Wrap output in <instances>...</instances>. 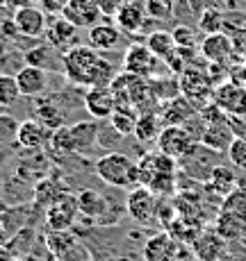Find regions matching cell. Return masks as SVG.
I'll return each instance as SVG.
<instances>
[{"mask_svg": "<svg viewBox=\"0 0 246 261\" xmlns=\"http://www.w3.org/2000/svg\"><path fill=\"white\" fill-rule=\"evenodd\" d=\"M219 159H221V152L208 148L203 143H196L183 159H178V170H183L185 177L194 179L198 184H205L212 175V170L219 166Z\"/></svg>", "mask_w": 246, "mask_h": 261, "instance_id": "3", "label": "cell"}, {"mask_svg": "<svg viewBox=\"0 0 246 261\" xmlns=\"http://www.w3.org/2000/svg\"><path fill=\"white\" fill-rule=\"evenodd\" d=\"M84 107L92 118L107 120L114 114V109L119 107V102L112 87H89L84 93Z\"/></svg>", "mask_w": 246, "mask_h": 261, "instance_id": "11", "label": "cell"}, {"mask_svg": "<svg viewBox=\"0 0 246 261\" xmlns=\"http://www.w3.org/2000/svg\"><path fill=\"white\" fill-rule=\"evenodd\" d=\"M233 50H235L233 39L223 32L205 34V39L200 41V55H203L210 64H223L226 59L233 55Z\"/></svg>", "mask_w": 246, "mask_h": 261, "instance_id": "22", "label": "cell"}, {"mask_svg": "<svg viewBox=\"0 0 246 261\" xmlns=\"http://www.w3.org/2000/svg\"><path fill=\"white\" fill-rule=\"evenodd\" d=\"M75 214L78 212V202H75V198H62L57 200L55 204H50L48 207V214H46V223L50 229H55V232H64V229H69L73 225L75 220Z\"/></svg>", "mask_w": 246, "mask_h": 261, "instance_id": "23", "label": "cell"}, {"mask_svg": "<svg viewBox=\"0 0 246 261\" xmlns=\"http://www.w3.org/2000/svg\"><path fill=\"white\" fill-rule=\"evenodd\" d=\"M221 25H223V16H221V12H217V9H208V12H203L198 18V28L203 30L205 34L221 32Z\"/></svg>", "mask_w": 246, "mask_h": 261, "instance_id": "36", "label": "cell"}, {"mask_svg": "<svg viewBox=\"0 0 246 261\" xmlns=\"http://www.w3.org/2000/svg\"><path fill=\"white\" fill-rule=\"evenodd\" d=\"M18 120L7 116V114H0V145H7L12 141H16L18 134Z\"/></svg>", "mask_w": 246, "mask_h": 261, "instance_id": "37", "label": "cell"}, {"mask_svg": "<svg viewBox=\"0 0 246 261\" xmlns=\"http://www.w3.org/2000/svg\"><path fill=\"white\" fill-rule=\"evenodd\" d=\"M48 261H59V259H55V257H53V259H48Z\"/></svg>", "mask_w": 246, "mask_h": 261, "instance_id": "41", "label": "cell"}, {"mask_svg": "<svg viewBox=\"0 0 246 261\" xmlns=\"http://www.w3.org/2000/svg\"><path fill=\"white\" fill-rule=\"evenodd\" d=\"M34 118L46 125L50 132H55V129L66 125V114H64V109L57 105V95L37 100V102H34Z\"/></svg>", "mask_w": 246, "mask_h": 261, "instance_id": "25", "label": "cell"}, {"mask_svg": "<svg viewBox=\"0 0 246 261\" xmlns=\"http://www.w3.org/2000/svg\"><path fill=\"white\" fill-rule=\"evenodd\" d=\"M146 46L150 48V53L158 59H162L164 64H167L175 55V50H178L173 32H169V30H155V32H150L146 37Z\"/></svg>", "mask_w": 246, "mask_h": 261, "instance_id": "28", "label": "cell"}, {"mask_svg": "<svg viewBox=\"0 0 246 261\" xmlns=\"http://www.w3.org/2000/svg\"><path fill=\"white\" fill-rule=\"evenodd\" d=\"M226 243H228V241H226L217 229H205V232H200L196 237L192 248H194V254L198 257V261H219L226 252Z\"/></svg>", "mask_w": 246, "mask_h": 261, "instance_id": "19", "label": "cell"}, {"mask_svg": "<svg viewBox=\"0 0 246 261\" xmlns=\"http://www.w3.org/2000/svg\"><path fill=\"white\" fill-rule=\"evenodd\" d=\"M160 64H164L162 59H158L146 43H132L128 50L123 53V71L139 75V77H158V68Z\"/></svg>", "mask_w": 246, "mask_h": 261, "instance_id": "6", "label": "cell"}, {"mask_svg": "<svg viewBox=\"0 0 246 261\" xmlns=\"http://www.w3.org/2000/svg\"><path fill=\"white\" fill-rule=\"evenodd\" d=\"M46 41L48 46H53L59 53H66L69 48L78 46V28L71 21H66L64 16H59L53 23H48Z\"/></svg>", "mask_w": 246, "mask_h": 261, "instance_id": "16", "label": "cell"}, {"mask_svg": "<svg viewBox=\"0 0 246 261\" xmlns=\"http://www.w3.org/2000/svg\"><path fill=\"white\" fill-rule=\"evenodd\" d=\"M16 82H18V89H21V95H25V98H39L48 89V73L39 66L25 64L21 71L16 73Z\"/></svg>", "mask_w": 246, "mask_h": 261, "instance_id": "18", "label": "cell"}, {"mask_svg": "<svg viewBox=\"0 0 246 261\" xmlns=\"http://www.w3.org/2000/svg\"><path fill=\"white\" fill-rule=\"evenodd\" d=\"M237 173H235L230 166H223V164H219L217 168L212 170V175H210V179L203 184L205 191H210L212 195H217L219 200H223L226 195H230L235 189H237Z\"/></svg>", "mask_w": 246, "mask_h": 261, "instance_id": "24", "label": "cell"}, {"mask_svg": "<svg viewBox=\"0 0 246 261\" xmlns=\"http://www.w3.org/2000/svg\"><path fill=\"white\" fill-rule=\"evenodd\" d=\"M196 112L198 109L194 107L183 93L175 95L171 100L160 102V109H158V114H160V118H162L164 125H185Z\"/></svg>", "mask_w": 246, "mask_h": 261, "instance_id": "17", "label": "cell"}, {"mask_svg": "<svg viewBox=\"0 0 246 261\" xmlns=\"http://www.w3.org/2000/svg\"><path fill=\"white\" fill-rule=\"evenodd\" d=\"M162 132V118L158 112H148V114H139L137 127H135V137L142 143H155Z\"/></svg>", "mask_w": 246, "mask_h": 261, "instance_id": "30", "label": "cell"}, {"mask_svg": "<svg viewBox=\"0 0 246 261\" xmlns=\"http://www.w3.org/2000/svg\"><path fill=\"white\" fill-rule=\"evenodd\" d=\"M69 127V139H71V150L73 154H87L94 145L98 143L100 134V120H80V123L66 125Z\"/></svg>", "mask_w": 246, "mask_h": 261, "instance_id": "13", "label": "cell"}, {"mask_svg": "<svg viewBox=\"0 0 246 261\" xmlns=\"http://www.w3.org/2000/svg\"><path fill=\"white\" fill-rule=\"evenodd\" d=\"M18 98H21V89H18L16 75L0 73V107H12Z\"/></svg>", "mask_w": 246, "mask_h": 261, "instance_id": "33", "label": "cell"}, {"mask_svg": "<svg viewBox=\"0 0 246 261\" xmlns=\"http://www.w3.org/2000/svg\"><path fill=\"white\" fill-rule=\"evenodd\" d=\"M219 212L230 214V216H235L237 220H244L246 223V191L235 189L230 195H226Z\"/></svg>", "mask_w": 246, "mask_h": 261, "instance_id": "32", "label": "cell"}, {"mask_svg": "<svg viewBox=\"0 0 246 261\" xmlns=\"http://www.w3.org/2000/svg\"><path fill=\"white\" fill-rule=\"evenodd\" d=\"M146 9H144V5L135 3V0H125L121 5V9L117 12V16H114V23H117V28L121 30L123 34H139L144 30V25H146Z\"/></svg>", "mask_w": 246, "mask_h": 261, "instance_id": "15", "label": "cell"}, {"mask_svg": "<svg viewBox=\"0 0 246 261\" xmlns=\"http://www.w3.org/2000/svg\"><path fill=\"white\" fill-rule=\"evenodd\" d=\"M226 154H228L230 164H233L235 168L246 170V139L244 137H235V141L230 143V148Z\"/></svg>", "mask_w": 246, "mask_h": 261, "instance_id": "35", "label": "cell"}, {"mask_svg": "<svg viewBox=\"0 0 246 261\" xmlns=\"http://www.w3.org/2000/svg\"><path fill=\"white\" fill-rule=\"evenodd\" d=\"M155 145H158V150L162 154H167V157L183 159L185 154L196 145V141H194L192 134H189L183 125H164Z\"/></svg>", "mask_w": 246, "mask_h": 261, "instance_id": "7", "label": "cell"}, {"mask_svg": "<svg viewBox=\"0 0 246 261\" xmlns=\"http://www.w3.org/2000/svg\"><path fill=\"white\" fill-rule=\"evenodd\" d=\"M14 28H16L18 34L23 37H46L48 30V21L43 9L34 7V5H23V7H16V14H14Z\"/></svg>", "mask_w": 246, "mask_h": 261, "instance_id": "9", "label": "cell"}, {"mask_svg": "<svg viewBox=\"0 0 246 261\" xmlns=\"http://www.w3.org/2000/svg\"><path fill=\"white\" fill-rule=\"evenodd\" d=\"M144 9L153 21H167L173 16V0H144Z\"/></svg>", "mask_w": 246, "mask_h": 261, "instance_id": "34", "label": "cell"}, {"mask_svg": "<svg viewBox=\"0 0 246 261\" xmlns=\"http://www.w3.org/2000/svg\"><path fill=\"white\" fill-rule=\"evenodd\" d=\"M62 73L73 87H109L119 75L114 64L100 57L96 48L80 43L62 53Z\"/></svg>", "mask_w": 246, "mask_h": 261, "instance_id": "1", "label": "cell"}, {"mask_svg": "<svg viewBox=\"0 0 246 261\" xmlns=\"http://www.w3.org/2000/svg\"><path fill=\"white\" fill-rule=\"evenodd\" d=\"M235 137H237V134H235L233 125H230V116H226L221 120H214V123L208 125L200 143L223 154V152H228V148H230V143L235 141Z\"/></svg>", "mask_w": 246, "mask_h": 261, "instance_id": "21", "label": "cell"}, {"mask_svg": "<svg viewBox=\"0 0 246 261\" xmlns=\"http://www.w3.org/2000/svg\"><path fill=\"white\" fill-rule=\"evenodd\" d=\"M180 93L194 105V107L203 109L212 102V95H214V82L208 73H203L200 68L187 66L183 73H180Z\"/></svg>", "mask_w": 246, "mask_h": 261, "instance_id": "4", "label": "cell"}, {"mask_svg": "<svg viewBox=\"0 0 246 261\" xmlns=\"http://www.w3.org/2000/svg\"><path fill=\"white\" fill-rule=\"evenodd\" d=\"M96 170L98 179L114 189H135L139 187V166L130 157L121 152H107L100 159H96Z\"/></svg>", "mask_w": 246, "mask_h": 261, "instance_id": "2", "label": "cell"}, {"mask_svg": "<svg viewBox=\"0 0 246 261\" xmlns=\"http://www.w3.org/2000/svg\"><path fill=\"white\" fill-rule=\"evenodd\" d=\"M214 105L230 118H242L246 116V87L239 82H221L214 87V95H212Z\"/></svg>", "mask_w": 246, "mask_h": 261, "instance_id": "5", "label": "cell"}, {"mask_svg": "<svg viewBox=\"0 0 246 261\" xmlns=\"http://www.w3.org/2000/svg\"><path fill=\"white\" fill-rule=\"evenodd\" d=\"M144 259L146 261H175L178 259V241L169 232L155 234L144 245Z\"/></svg>", "mask_w": 246, "mask_h": 261, "instance_id": "20", "label": "cell"}, {"mask_svg": "<svg viewBox=\"0 0 246 261\" xmlns=\"http://www.w3.org/2000/svg\"><path fill=\"white\" fill-rule=\"evenodd\" d=\"M0 261H16V257L12 254L9 248H3V245H0Z\"/></svg>", "mask_w": 246, "mask_h": 261, "instance_id": "40", "label": "cell"}, {"mask_svg": "<svg viewBox=\"0 0 246 261\" xmlns=\"http://www.w3.org/2000/svg\"><path fill=\"white\" fill-rule=\"evenodd\" d=\"M125 209H128L130 218L137 220L139 225H150L158 214V195L153 193L146 187H135L128 193V200H125Z\"/></svg>", "mask_w": 246, "mask_h": 261, "instance_id": "8", "label": "cell"}, {"mask_svg": "<svg viewBox=\"0 0 246 261\" xmlns=\"http://www.w3.org/2000/svg\"><path fill=\"white\" fill-rule=\"evenodd\" d=\"M48 245H50V250H53L55 259H59V261H87V250H84L82 243H80L73 234H69L66 229H64V232L50 229Z\"/></svg>", "mask_w": 246, "mask_h": 261, "instance_id": "12", "label": "cell"}, {"mask_svg": "<svg viewBox=\"0 0 246 261\" xmlns=\"http://www.w3.org/2000/svg\"><path fill=\"white\" fill-rule=\"evenodd\" d=\"M53 132L46 127L43 123H39L37 118H28L18 125V134H16V145L21 150H39L46 143H50Z\"/></svg>", "mask_w": 246, "mask_h": 261, "instance_id": "14", "label": "cell"}, {"mask_svg": "<svg viewBox=\"0 0 246 261\" xmlns=\"http://www.w3.org/2000/svg\"><path fill=\"white\" fill-rule=\"evenodd\" d=\"M96 3H98L100 14H103V16H112V18H114L125 0H96Z\"/></svg>", "mask_w": 246, "mask_h": 261, "instance_id": "39", "label": "cell"}, {"mask_svg": "<svg viewBox=\"0 0 246 261\" xmlns=\"http://www.w3.org/2000/svg\"><path fill=\"white\" fill-rule=\"evenodd\" d=\"M121 30L112 23L100 21L94 28H89L87 37H89V46L96 50H114L119 48V41H121Z\"/></svg>", "mask_w": 246, "mask_h": 261, "instance_id": "26", "label": "cell"}, {"mask_svg": "<svg viewBox=\"0 0 246 261\" xmlns=\"http://www.w3.org/2000/svg\"><path fill=\"white\" fill-rule=\"evenodd\" d=\"M107 120H109V127H112L119 137H130V134H135V127H137L139 112L132 107H117Z\"/></svg>", "mask_w": 246, "mask_h": 261, "instance_id": "29", "label": "cell"}, {"mask_svg": "<svg viewBox=\"0 0 246 261\" xmlns=\"http://www.w3.org/2000/svg\"><path fill=\"white\" fill-rule=\"evenodd\" d=\"M75 202H78V212L87 218H100L107 214V200L98 193V191L92 189H84L75 195Z\"/></svg>", "mask_w": 246, "mask_h": 261, "instance_id": "27", "label": "cell"}, {"mask_svg": "<svg viewBox=\"0 0 246 261\" xmlns=\"http://www.w3.org/2000/svg\"><path fill=\"white\" fill-rule=\"evenodd\" d=\"M62 16L66 21H71L78 30H84V28L89 30L96 23H100L103 14H100L96 0H69L62 9Z\"/></svg>", "mask_w": 246, "mask_h": 261, "instance_id": "10", "label": "cell"}, {"mask_svg": "<svg viewBox=\"0 0 246 261\" xmlns=\"http://www.w3.org/2000/svg\"><path fill=\"white\" fill-rule=\"evenodd\" d=\"M173 32V39L175 43H178V48H196L198 46V34L194 32L192 28H187V25H178Z\"/></svg>", "mask_w": 246, "mask_h": 261, "instance_id": "38", "label": "cell"}, {"mask_svg": "<svg viewBox=\"0 0 246 261\" xmlns=\"http://www.w3.org/2000/svg\"><path fill=\"white\" fill-rule=\"evenodd\" d=\"M25 59H28V64L43 68V71H46V66L53 68V71H62V64H57L53 46H37L32 50H28V53H25Z\"/></svg>", "mask_w": 246, "mask_h": 261, "instance_id": "31", "label": "cell"}]
</instances>
